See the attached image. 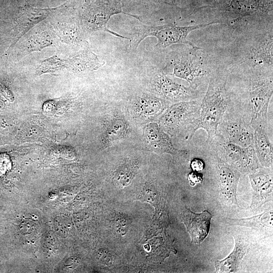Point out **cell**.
<instances>
[{"mask_svg":"<svg viewBox=\"0 0 273 273\" xmlns=\"http://www.w3.org/2000/svg\"><path fill=\"white\" fill-rule=\"evenodd\" d=\"M232 30L233 40L218 56L230 72H273V17L247 20Z\"/></svg>","mask_w":273,"mask_h":273,"instance_id":"1","label":"cell"},{"mask_svg":"<svg viewBox=\"0 0 273 273\" xmlns=\"http://www.w3.org/2000/svg\"><path fill=\"white\" fill-rule=\"evenodd\" d=\"M231 73L221 62L208 81L206 93L200 103L198 129L207 133V142L212 143L216 136L218 126L231 102L228 87Z\"/></svg>","mask_w":273,"mask_h":273,"instance_id":"2","label":"cell"},{"mask_svg":"<svg viewBox=\"0 0 273 273\" xmlns=\"http://www.w3.org/2000/svg\"><path fill=\"white\" fill-rule=\"evenodd\" d=\"M200 11L214 13L233 30L247 20L273 16V0H196L190 14Z\"/></svg>","mask_w":273,"mask_h":273,"instance_id":"3","label":"cell"},{"mask_svg":"<svg viewBox=\"0 0 273 273\" xmlns=\"http://www.w3.org/2000/svg\"><path fill=\"white\" fill-rule=\"evenodd\" d=\"M167 66L171 67L168 75L185 79L189 86L198 89L208 82L220 60L217 55L210 54L200 47H189L168 54Z\"/></svg>","mask_w":273,"mask_h":273,"instance_id":"4","label":"cell"},{"mask_svg":"<svg viewBox=\"0 0 273 273\" xmlns=\"http://www.w3.org/2000/svg\"><path fill=\"white\" fill-rule=\"evenodd\" d=\"M247 83V96L250 112L249 125L253 129L267 127L268 107L273 94V72L240 75Z\"/></svg>","mask_w":273,"mask_h":273,"instance_id":"5","label":"cell"},{"mask_svg":"<svg viewBox=\"0 0 273 273\" xmlns=\"http://www.w3.org/2000/svg\"><path fill=\"white\" fill-rule=\"evenodd\" d=\"M218 23L222 22L219 21H213L207 23L184 26H177L174 23L160 26L141 25L132 33L131 37H129V40L131 47L135 49L144 38L148 36L157 38L158 41L156 47L160 49H166L176 43L195 47L196 46L188 39L189 34L194 30Z\"/></svg>","mask_w":273,"mask_h":273,"instance_id":"6","label":"cell"},{"mask_svg":"<svg viewBox=\"0 0 273 273\" xmlns=\"http://www.w3.org/2000/svg\"><path fill=\"white\" fill-rule=\"evenodd\" d=\"M200 102L197 100L177 102L170 107L160 119V125L171 134L183 133L192 138L198 129Z\"/></svg>","mask_w":273,"mask_h":273,"instance_id":"7","label":"cell"},{"mask_svg":"<svg viewBox=\"0 0 273 273\" xmlns=\"http://www.w3.org/2000/svg\"><path fill=\"white\" fill-rule=\"evenodd\" d=\"M122 7V0H88L82 11L81 19L84 27L89 32L103 31L129 40V37L121 35L107 27L111 17L118 14L122 13L141 21L138 16L124 12Z\"/></svg>","mask_w":273,"mask_h":273,"instance_id":"8","label":"cell"},{"mask_svg":"<svg viewBox=\"0 0 273 273\" xmlns=\"http://www.w3.org/2000/svg\"><path fill=\"white\" fill-rule=\"evenodd\" d=\"M153 87L157 95L177 103L197 100L200 96L198 89L174 81L163 71H159L155 74Z\"/></svg>","mask_w":273,"mask_h":273,"instance_id":"9","label":"cell"},{"mask_svg":"<svg viewBox=\"0 0 273 273\" xmlns=\"http://www.w3.org/2000/svg\"><path fill=\"white\" fill-rule=\"evenodd\" d=\"M217 135H220L222 142L245 148L254 147L253 129L241 118L223 117L218 126Z\"/></svg>","mask_w":273,"mask_h":273,"instance_id":"10","label":"cell"},{"mask_svg":"<svg viewBox=\"0 0 273 273\" xmlns=\"http://www.w3.org/2000/svg\"><path fill=\"white\" fill-rule=\"evenodd\" d=\"M219 145L227 162L238 171H249L257 167L254 147H242L225 142H221Z\"/></svg>","mask_w":273,"mask_h":273,"instance_id":"11","label":"cell"},{"mask_svg":"<svg viewBox=\"0 0 273 273\" xmlns=\"http://www.w3.org/2000/svg\"><path fill=\"white\" fill-rule=\"evenodd\" d=\"M145 135L148 143L156 152L169 154L177 159H188L190 152L187 150L175 148L169 136L157 123L148 125L146 127Z\"/></svg>","mask_w":273,"mask_h":273,"instance_id":"12","label":"cell"},{"mask_svg":"<svg viewBox=\"0 0 273 273\" xmlns=\"http://www.w3.org/2000/svg\"><path fill=\"white\" fill-rule=\"evenodd\" d=\"M211 214L207 210L197 213L186 208L180 214L181 221L195 244L201 243L207 236L210 230Z\"/></svg>","mask_w":273,"mask_h":273,"instance_id":"13","label":"cell"},{"mask_svg":"<svg viewBox=\"0 0 273 273\" xmlns=\"http://www.w3.org/2000/svg\"><path fill=\"white\" fill-rule=\"evenodd\" d=\"M59 7L37 8L29 5L24 6L17 18L15 35L11 47L15 45L20 38L32 27L45 19Z\"/></svg>","mask_w":273,"mask_h":273,"instance_id":"14","label":"cell"},{"mask_svg":"<svg viewBox=\"0 0 273 273\" xmlns=\"http://www.w3.org/2000/svg\"><path fill=\"white\" fill-rule=\"evenodd\" d=\"M217 176L223 198L232 204H237L236 192L240 174L239 171L219 159Z\"/></svg>","mask_w":273,"mask_h":273,"instance_id":"15","label":"cell"},{"mask_svg":"<svg viewBox=\"0 0 273 273\" xmlns=\"http://www.w3.org/2000/svg\"><path fill=\"white\" fill-rule=\"evenodd\" d=\"M250 183L255 194L254 195L252 205L262 204L267 201L272 195V172L260 171L249 175Z\"/></svg>","mask_w":273,"mask_h":273,"instance_id":"16","label":"cell"},{"mask_svg":"<svg viewBox=\"0 0 273 273\" xmlns=\"http://www.w3.org/2000/svg\"><path fill=\"white\" fill-rule=\"evenodd\" d=\"M253 144L256 157L264 167L272 165L273 148L266 133V128L256 127L253 129Z\"/></svg>","mask_w":273,"mask_h":273,"instance_id":"17","label":"cell"},{"mask_svg":"<svg viewBox=\"0 0 273 273\" xmlns=\"http://www.w3.org/2000/svg\"><path fill=\"white\" fill-rule=\"evenodd\" d=\"M66 67L75 72L97 70L104 64L97 55L89 50H84L78 54L66 60Z\"/></svg>","mask_w":273,"mask_h":273,"instance_id":"18","label":"cell"},{"mask_svg":"<svg viewBox=\"0 0 273 273\" xmlns=\"http://www.w3.org/2000/svg\"><path fill=\"white\" fill-rule=\"evenodd\" d=\"M166 107L165 101L155 97L142 96L135 102L137 113L145 116L158 115L163 112Z\"/></svg>","mask_w":273,"mask_h":273,"instance_id":"19","label":"cell"},{"mask_svg":"<svg viewBox=\"0 0 273 273\" xmlns=\"http://www.w3.org/2000/svg\"><path fill=\"white\" fill-rule=\"evenodd\" d=\"M244 254V247L240 242L236 241L235 248L229 256L223 260L215 261V272H236Z\"/></svg>","mask_w":273,"mask_h":273,"instance_id":"20","label":"cell"},{"mask_svg":"<svg viewBox=\"0 0 273 273\" xmlns=\"http://www.w3.org/2000/svg\"><path fill=\"white\" fill-rule=\"evenodd\" d=\"M228 222L230 224L248 227L270 228L272 226V211L269 210L258 215L247 218L229 219Z\"/></svg>","mask_w":273,"mask_h":273,"instance_id":"21","label":"cell"},{"mask_svg":"<svg viewBox=\"0 0 273 273\" xmlns=\"http://www.w3.org/2000/svg\"><path fill=\"white\" fill-rule=\"evenodd\" d=\"M54 36L47 31L36 33L28 40L24 52L28 54L35 51H40L44 48L55 44Z\"/></svg>","mask_w":273,"mask_h":273,"instance_id":"22","label":"cell"},{"mask_svg":"<svg viewBox=\"0 0 273 273\" xmlns=\"http://www.w3.org/2000/svg\"><path fill=\"white\" fill-rule=\"evenodd\" d=\"M56 31L60 39L64 42L76 45L85 43V40L78 26L74 24L58 26Z\"/></svg>","mask_w":273,"mask_h":273,"instance_id":"23","label":"cell"},{"mask_svg":"<svg viewBox=\"0 0 273 273\" xmlns=\"http://www.w3.org/2000/svg\"><path fill=\"white\" fill-rule=\"evenodd\" d=\"M36 73L40 75L47 72H53L66 67V60L53 56L40 62Z\"/></svg>","mask_w":273,"mask_h":273,"instance_id":"24","label":"cell"},{"mask_svg":"<svg viewBox=\"0 0 273 273\" xmlns=\"http://www.w3.org/2000/svg\"><path fill=\"white\" fill-rule=\"evenodd\" d=\"M126 130V125L124 121L116 119L114 120L108 126L106 133L107 144L120 139Z\"/></svg>","mask_w":273,"mask_h":273,"instance_id":"25","label":"cell"},{"mask_svg":"<svg viewBox=\"0 0 273 273\" xmlns=\"http://www.w3.org/2000/svg\"><path fill=\"white\" fill-rule=\"evenodd\" d=\"M54 226L56 233L61 238H66L71 229V222L68 218L64 216H58L54 220Z\"/></svg>","mask_w":273,"mask_h":273,"instance_id":"26","label":"cell"},{"mask_svg":"<svg viewBox=\"0 0 273 273\" xmlns=\"http://www.w3.org/2000/svg\"><path fill=\"white\" fill-rule=\"evenodd\" d=\"M133 175V170L128 167H123L117 171L115 174V178L119 184L124 186L129 184Z\"/></svg>","mask_w":273,"mask_h":273,"instance_id":"27","label":"cell"},{"mask_svg":"<svg viewBox=\"0 0 273 273\" xmlns=\"http://www.w3.org/2000/svg\"><path fill=\"white\" fill-rule=\"evenodd\" d=\"M36 224L31 220H24L19 225V231L24 236H30L35 233L37 229Z\"/></svg>","mask_w":273,"mask_h":273,"instance_id":"28","label":"cell"},{"mask_svg":"<svg viewBox=\"0 0 273 273\" xmlns=\"http://www.w3.org/2000/svg\"><path fill=\"white\" fill-rule=\"evenodd\" d=\"M156 193L149 187L144 188L139 199L144 202L154 204L156 201Z\"/></svg>","mask_w":273,"mask_h":273,"instance_id":"29","label":"cell"},{"mask_svg":"<svg viewBox=\"0 0 273 273\" xmlns=\"http://www.w3.org/2000/svg\"><path fill=\"white\" fill-rule=\"evenodd\" d=\"M97 260L102 264L110 266L112 262V258L109 252L104 249H99L96 254Z\"/></svg>","mask_w":273,"mask_h":273,"instance_id":"30","label":"cell"},{"mask_svg":"<svg viewBox=\"0 0 273 273\" xmlns=\"http://www.w3.org/2000/svg\"><path fill=\"white\" fill-rule=\"evenodd\" d=\"M157 2L171 6H182L186 10L190 9L194 0H155Z\"/></svg>","mask_w":273,"mask_h":273,"instance_id":"31","label":"cell"},{"mask_svg":"<svg viewBox=\"0 0 273 273\" xmlns=\"http://www.w3.org/2000/svg\"><path fill=\"white\" fill-rule=\"evenodd\" d=\"M188 179L190 185L194 187L198 184L202 183L203 175L200 172L192 171L188 174Z\"/></svg>","mask_w":273,"mask_h":273,"instance_id":"32","label":"cell"},{"mask_svg":"<svg viewBox=\"0 0 273 273\" xmlns=\"http://www.w3.org/2000/svg\"><path fill=\"white\" fill-rule=\"evenodd\" d=\"M11 161L9 156L6 154L0 155V174L5 173L10 168Z\"/></svg>","mask_w":273,"mask_h":273,"instance_id":"33","label":"cell"},{"mask_svg":"<svg viewBox=\"0 0 273 273\" xmlns=\"http://www.w3.org/2000/svg\"><path fill=\"white\" fill-rule=\"evenodd\" d=\"M205 166L204 161L199 158H193L190 162V167L193 171L200 172Z\"/></svg>","mask_w":273,"mask_h":273,"instance_id":"34","label":"cell"}]
</instances>
